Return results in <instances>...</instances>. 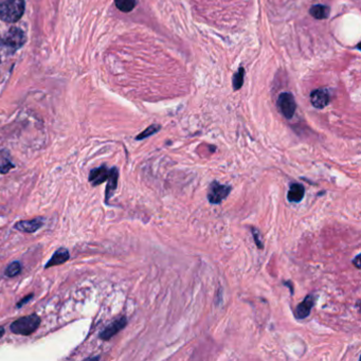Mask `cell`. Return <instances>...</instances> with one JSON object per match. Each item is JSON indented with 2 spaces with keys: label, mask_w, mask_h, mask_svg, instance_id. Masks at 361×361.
<instances>
[{
  "label": "cell",
  "mask_w": 361,
  "mask_h": 361,
  "mask_svg": "<svg viewBox=\"0 0 361 361\" xmlns=\"http://www.w3.org/2000/svg\"><path fill=\"white\" fill-rule=\"evenodd\" d=\"M25 12L24 0H5L0 4V18L5 22H16Z\"/></svg>",
  "instance_id": "1"
},
{
  "label": "cell",
  "mask_w": 361,
  "mask_h": 361,
  "mask_svg": "<svg viewBox=\"0 0 361 361\" xmlns=\"http://www.w3.org/2000/svg\"><path fill=\"white\" fill-rule=\"evenodd\" d=\"M40 324L41 318L36 314H33L14 321L11 325V330L16 335L29 336L35 332Z\"/></svg>",
  "instance_id": "2"
},
{
  "label": "cell",
  "mask_w": 361,
  "mask_h": 361,
  "mask_svg": "<svg viewBox=\"0 0 361 361\" xmlns=\"http://www.w3.org/2000/svg\"><path fill=\"white\" fill-rule=\"evenodd\" d=\"M231 192V186L227 184H221L217 181H213L209 186L208 191V200L210 204L217 205L221 204L229 196Z\"/></svg>",
  "instance_id": "3"
},
{
  "label": "cell",
  "mask_w": 361,
  "mask_h": 361,
  "mask_svg": "<svg viewBox=\"0 0 361 361\" xmlns=\"http://www.w3.org/2000/svg\"><path fill=\"white\" fill-rule=\"evenodd\" d=\"M26 42V36L25 33L21 31L20 29L13 28L9 32H6L3 37L0 40V45L7 48L12 49H18Z\"/></svg>",
  "instance_id": "4"
},
{
  "label": "cell",
  "mask_w": 361,
  "mask_h": 361,
  "mask_svg": "<svg viewBox=\"0 0 361 361\" xmlns=\"http://www.w3.org/2000/svg\"><path fill=\"white\" fill-rule=\"evenodd\" d=\"M277 106L282 115L286 119H291L296 112V101L290 92H283L277 97Z\"/></svg>",
  "instance_id": "5"
},
{
  "label": "cell",
  "mask_w": 361,
  "mask_h": 361,
  "mask_svg": "<svg viewBox=\"0 0 361 361\" xmlns=\"http://www.w3.org/2000/svg\"><path fill=\"white\" fill-rule=\"evenodd\" d=\"M126 324H127V319L125 317L117 319L105 328L103 332L100 333V338L103 340L110 339L111 337H114L116 334H118L120 330H122L126 326Z\"/></svg>",
  "instance_id": "6"
},
{
  "label": "cell",
  "mask_w": 361,
  "mask_h": 361,
  "mask_svg": "<svg viewBox=\"0 0 361 361\" xmlns=\"http://www.w3.org/2000/svg\"><path fill=\"white\" fill-rule=\"evenodd\" d=\"M316 302V297L314 295H308L306 298L301 302L295 312V316L298 319H305L310 316L313 307Z\"/></svg>",
  "instance_id": "7"
},
{
  "label": "cell",
  "mask_w": 361,
  "mask_h": 361,
  "mask_svg": "<svg viewBox=\"0 0 361 361\" xmlns=\"http://www.w3.org/2000/svg\"><path fill=\"white\" fill-rule=\"evenodd\" d=\"M311 103L314 107L322 109L329 103V93L327 89H317L311 94Z\"/></svg>",
  "instance_id": "8"
},
{
  "label": "cell",
  "mask_w": 361,
  "mask_h": 361,
  "mask_svg": "<svg viewBox=\"0 0 361 361\" xmlns=\"http://www.w3.org/2000/svg\"><path fill=\"white\" fill-rule=\"evenodd\" d=\"M43 225H44V218L36 217V218H34V220H31V221H21L15 225L14 228L21 232L34 233L35 231L41 229Z\"/></svg>",
  "instance_id": "9"
},
{
  "label": "cell",
  "mask_w": 361,
  "mask_h": 361,
  "mask_svg": "<svg viewBox=\"0 0 361 361\" xmlns=\"http://www.w3.org/2000/svg\"><path fill=\"white\" fill-rule=\"evenodd\" d=\"M111 169H107L105 165L102 167L92 170L90 172L89 175V181L92 183V185H100L101 183L105 182L108 179L110 175Z\"/></svg>",
  "instance_id": "10"
},
{
  "label": "cell",
  "mask_w": 361,
  "mask_h": 361,
  "mask_svg": "<svg viewBox=\"0 0 361 361\" xmlns=\"http://www.w3.org/2000/svg\"><path fill=\"white\" fill-rule=\"evenodd\" d=\"M69 258H70L69 251L67 250V249H65V248H61V249H57L54 252V254L52 255V258L47 263L46 266H45V268L48 269L50 267H53V266H57V265L64 264V263H66L67 261L69 260Z\"/></svg>",
  "instance_id": "11"
},
{
  "label": "cell",
  "mask_w": 361,
  "mask_h": 361,
  "mask_svg": "<svg viewBox=\"0 0 361 361\" xmlns=\"http://www.w3.org/2000/svg\"><path fill=\"white\" fill-rule=\"evenodd\" d=\"M305 189L301 183H292L287 194V199L290 202H300L304 198Z\"/></svg>",
  "instance_id": "12"
},
{
  "label": "cell",
  "mask_w": 361,
  "mask_h": 361,
  "mask_svg": "<svg viewBox=\"0 0 361 361\" xmlns=\"http://www.w3.org/2000/svg\"><path fill=\"white\" fill-rule=\"evenodd\" d=\"M118 178H119V172L116 168H112L110 171V175L108 177V183L106 186V200H108L112 194H114L115 190L117 189L118 185Z\"/></svg>",
  "instance_id": "13"
},
{
  "label": "cell",
  "mask_w": 361,
  "mask_h": 361,
  "mask_svg": "<svg viewBox=\"0 0 361 361\" xmlns=\"http://www.w3.org/2000/svg\"><path fill=\"white\" fill-rule=\"evenodd\" d=\"M310 14L316 19H326L329 16V7L323 4L313 5L310 10Z\"/></svg>",
  "instance_id": "14"
},
{
  "label": "cell",
  "mask_w": 361,
  "mask_h": 361,
  "mask_svg": "<svg viewBox=\"0 0 361 361\" xmlns=\"http://www.w3.org/2000/svg\"><path fill=\"white\" fill-rule=\"evenodd\" d=\"M115 3L120 11L129 13L136 6V0H115Z\"/></svg>",
  "instance_id": "15"
},
{
  "label": "cell",
  "mask_w": 361,
  "mask_h": 361,
  "mask_svg": "<svg viewBox=\"0 0 361 361\" xmlns=\"http://www.w3.org/2000/svg\"><path fill=\"white\" fill-rule=\"evenodd\" d=\"M244 74H245V69L243 67H240L238 71L234 74V77H233V89L234 90H238L242 88L244 84Z\"/></svg>",
  "instance_id": "16"
},
{
  "label": "cell",
  "mask_w": 361,
  "mask_h": 361,
  "mask_svg": "<svg viewBox=\"0 0 361 361\" xmlns=\"http://www.w3.org/2000/svg\"><path fill=\"white\" fill-rule=\"evenodd\" d=\"M21 271V266L18 262H13L12 264H10L9 266H7V268L5 269V272L4 274L7 276V277H13V276H16L17 274H19Z\"/></svg>",
  "instance_id": "17"
},
{
  "label": "cell",
  "mask_w": 361,
  "mask_h": 361,
  "mask_svg": "<svg viewBox=\"0 0 361 361\" xmlns=\"http://www.w3.org/2000/svg\"><path fill=\"white\" fill-rule=\"evenodd\" d=\"M160 129H161L160 125H157V124L150 125L149 127H147V129H146L144 132H142V133L139 135V136H137V138H136V139H137V140L145 139V138H147V137H149V136H152V135H154V134H156V133L159 132V131H160Z\"/></svg>",
  "instance_id": "18"
},
{
  "label": "cell",
  "mask_w": 361,
  "mask_h": 361,
  "mask_svg": "<svg viewBox=\"0 0 361 361\" xmlns=\"http://www.w3.org/2000/svg\"><path fill=\"white\" fill-rule=\"evenodd\" d=\"M251 232L253 234V238H254V242L255 244H257L259 249H263L264 248V244H263V239H262V235H261V232L257 229V228H251Z\"/></svg>",
  "instance_id": "19"
},
{
  "label": "cell",
  "mask_w": 361,
  "mask_h": 361,
  "mask_svg": "<svg viewBox=\"0 0 361 361\" xmlns=\"http://www.w3.org/2000/svg\"><path fill=\"white\" fill-rule=\"evenodd\" d=\"M12 168H14V165L11 162L6 161V162H4L2 164H0V172L3 173V174H4V173L9 172V170L12 169Z\"/></svg>",
  "instance_id": "20"
},
{
  "label": "cell",
  "mask_w": 361,
  "mask_h": 361,
  "mask_svg": "<svg viewBox=\"0 0 361 361\" xmlns=\"http://www.w3.org/2000/svg\"><path fill=\"white\" fill-rule=\"evenodd\" d=\"M32 298H33V295H30V296H28V297L24 298V299H22V300L20 301V303H18V304H17V307H21V306L24 305L25 303H28V301H29L30 299H32Z\"/></svg>",
  "instance_id": "21"
},
{
  "label": "cell",
  "mask_w": 361,
  "mask_h": 361,
  "mask_svg": "<svg viewBox=\"0 0 361 361\" xmlns=\"http://www.w3.org/2000/svg\"><path fill=\"white\" fill-rule=\"evenodd\" d=\"M353 263H354V264L356 265V267H357L358 269H359V268L361 267V266H360V255H359V254H358V255H357V257L355 258V260H354V261H353Z\"/></svg>",
  "instance_id": "22"
},
{
  "label": "cell",
  "mask_w": 361,
  "mask_h": 361,
  "mask_svg": "<svg viewBox=\"0 0 361 361\" xmlns=\"http://www.w3.org/2000/svg\"><path fill=\"white\" fill-rule=\"evenodd\" d=\"M3 335H4V328L0 326V338H1Z\"/></svg>",
  "instance_id": "23"
}]
</instances>
